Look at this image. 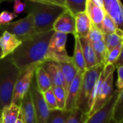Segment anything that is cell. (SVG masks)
I'll return each mask as SVG.
<instances>
[{
    "instance_id": "1",
    "label": "cell",
    "mask_w": 123,
    "mask_h": 123,
    "mask_svg": "<svg viewBox=\"0 0 123 123\" xmlns=\"http://www.w3.org/2000/svg\"><path fill=\"white\" fill-rule=\"evenodd\" d=\"M54 30L37 33L23 41L21 45L9 55L14 64L21 70L30 65L43 62L48 44Z\"/></svg>"
},
{
    "instance_id": "2",
    "label": "cell",
    "mask_w": 123,
    "mask_h": 123,
    "mask_svg": "<svg viewBox=\"0 0 123 123\" xmlns=\"http://www.w3.org/2000/svg\"><path fill=\"white\" fill-rule=\"evenodd\" d=\"M66 9L51 3L29 1L25 12L33 16L36 33H44L53 30L55 20Z\"/></svg>"
},
{
    "instance_id": "3",
    "label": "cell",
    "mask_w": 123,
    "mask_h": 123,
    "mask_svg": "<svg viewBox=\"0 0 123 123\" xmlns=\"http://www.w3.org/2000/svg\"><path fill=\"white\" fill-rule=\"evenodd\" d=\"M114 65H105L96 84L92 107L87 117L103 107L112 97L114 93Z\"/></svg>"
},
{
    "instance_id": "4",
    "label": "cell",
    "mask_w": 123,
    "mask_h": 123,
    "mask_svg": "<svg viewBox=\"0 0 123 123\" xmlns=\"http://www.w3.org/2000/svg\"><path fill=\"white\" fill-rule=\"evenodd\" d=\"M20 70L10 56L0 60V111L12 103L14 85Z\"/></svg>"
},
{
    "instance_id": "5",
    "label": "cell",
    "mask_w": 123,
    "mask_h": 123,
    "mask_svg": "<svg viewBox=\"0 0 123 123\" xmlns=\"http://www.w3.org/2000/svg\"><path fill=\"white\" fill-rule=\"evenodd\" d=\"M104 67L105 65H99L88 69L84 72L81 90L76 108L80 109L86 115L91 109L94 88Z\"/></svg>"
},
{
    "instance_id": "6",
    "label": "cell",
    "mask_w": 123,
    "mask_h": 123,
    "mask_svg": "<svg viewBox=\"0 0 123 123\" xmlns=\"http://www.w3.org/2000/svg\"><path fill=\"white\" fill-rule=\"evenodd\" d=\"M66 41L67 34L54 32L50 40L44 62L51 61L57 63L72 62V57L68 54L66 49Z\"/></svg>"
},
{
    "instance_id": "7",
    "label": "cell",
    "mask_w": 123,
    "mask_h": 123,
    "mask_svg": "<svg viewBox=\"0 0 123 123\" xmlns=\"http://www.w3.org/2000/svg\"><path fill=\"white\" fill-rule=\"evenodd\" d=\"M40 64V62H37L20 70L14 85L12 99V103L20 105L22 99L30 90L31 84L35 78V70Z\"/></svg>"
},
{
    "instance_id": "8",
    "label": "cell",
    "mask_w": 123,
    "mask_h": 123,
    "mask_svg": "<svg viewBox=\"0 0 123 123\" xmlns=\"http://www.w3.org/2000/svg\"><path fill=\"white\" fill-rule=\"evenodd\" d=\"M4 31H7L14 35L22 42L37 33L33 16L30 14H27L25 17L17 21L12 22L0 27V32L2 33Z\"/></svg>"
},
{
    "instance_id": "9",
    "label": "cell",
    "mask_w": 123,
    "mask_h": 123,
    "mask_svg": "<svg viewBox=\"0 0 123 123\" xmlns=\"http://www.w3.org/2000/svg\"><path fill=\"white\" fill-rule=\"evenodd\" d=\"M29 91L30 93L35 109L36 123H46L50 114V110L46 104L43 94L37 86L35 78L31 84Z\"/></svg>"
},
{
    "instance_id": "10",
    "label": "cell",
    "mask_w": 123,
    "mask_h": 123,
    "mask_svg": "<svg viewBox=\"0 0 123 123\" xmlns=\"http://www.w3.org/2000/svg\"><path fill=\"white\" fill-rule=\"evenodd\" d=\"M118 95V91L115 89L111 99L100 109L88 117L84 123H114L112 121V111Z\"/></svg>"
},
{
    "instance_id": "11",
    "label": "cell",
    "mask_w": 123,
    "mask_h": 123,
    "mask_svg": "<svg viewBox=\"0 0 123 123\" xmlns=\"http://www.w3.org/2000/svg\"><path fill=\"white\" fill-rule=\"evenodd\" d=\"M53 30L65 34H76V19L75 15L66 9L55 20Z\"/></svg>"
},
{
    "instance_id": "12",
    "label": "cell",
    "mask_w": 123,
    "mask_h": 123,
    "mask_svg": "<svg viewBox=\"0 0 123 123\" xmlns=\"http://www.w3.org/2000/svg\"><path fill=\"white\" fill-rule=\"evenodd\" d=\"M107 14L115 22L117 30L123 33V4L120 0H101Z\"/></svg>"
},
{
    "instance_id": "13",
    "label": "cell",
    "mask_w": 123,
    "mask_h": 123,
    "mask_svg": "<svg viewBox=\"0 0 123 123\" xmlns=\"http://www.w3.org/2000/svg\"><path fill=\"white\" fill-rule=\"evenodd\" d=\"M83 75V72H79L68 90L65 107V110L66 111L71 112L74 109H76L77 99L79 98V95L81 90Z\"/></svg>"
},
{
    "instance_id": "14",
    "label": "cell",
    "mask_w": 123,
    "mask_h": 123,
    "mask_svg": "<svg viewBox=\"0 0 123 123\" xmlns=\"http://www.w3.org/2000/svg\"><path fill=\"white\" fill-rule=\"evenodd\" d=\"M85 12L92 24L100 29L101 24L106 14L101 0H86Z\"/></svg>"
},
{
    "instance_id": "15",
    "label": "cell",
    "mask_w": 123,
    "mask_h": 123,
    "mask_svg": "<svg viewBox=\"0 0 123 123\" xmlns=\"http://www.w3.org/2000/svg\"><path fill=\"white\" fill-rule=\"evenodd\" d=\"M22 43L14 35L4 31L0 35V48L2 51V59L11 55Z\"/></svg>"
},
{
    "instance_id": "16",
    "label": "cell",
    "mask_w": 123,
    "mask_h": 123,
    "mask_svg": "<svg viewBox=\"0 0 123 123\" xmlns=\"http://www.w3.org/2000/svg\"><path fill=\"white\" fill-rule=\"evenodd\" d=\"M41 66L48 73L52 84V87H63V78L59 63L45 61L41 63Z\"/></svg>"
},
{
    "instance_id": "17",
    "label": "cell",
    "mask_w": 123,
    "mask_h": 123,
    "mask_svg": "<svg viewBox=\"0 0 123 123\" xmlns=\"http://www.w3.org/2000/svg\"><path fill=\"white\" fill-rule=\"evenodd\" d=\"M20 117L24 123H37L35 109L29 91L21 101Z\"/></svg>"
},
{
    "instance_id": "18",
    "label": "cell",
    "mask_w": 123,
    "mask_h": 123,
    "mask_svg": "<svg viewBox=\"0 0 123 123\" xmlns=\"http://www.w3.org/2000/svg\"><path fill=\"white\" fill-rule=\"evenodd\" d=\"M79 40H80L81 49L83 51V54H84V59L86 62V70L94 67L97 65H99V61L94 53L93 47L90 41L88 40V38L79 37Z\"/></svg>"
},
{
    "instance_id": "19",
    "label": "cell",
    "mask_w": 123,
    "mask_h": 123,
    "mask_svg": "<svg viewBox=\"0 0 123 123\" xmlns=\"http://www.w3.org/2000/svg\"><path fill=\"white\" fill-rule=\"evenodd\" d=\"M76 19V34L79 37L87 38L92 22L86 12H82L75 15Z\"/></svg>"
},
{
    "instance_id": "20",
    "label": "cell",
    "mask_w": 123,
    "mask_h": 123,
    "mask_svg": "<svg viewBox=\"0 0 123 123\" xmlns=\"http://www.w3.org/2000/svg\"><path fill=\"white\" fill-rule=\"evenodd\" d=\"M63 78V88L67 94L68 90L78 74L79 71L72 62L67 63H59Z\"/></svg>"
},
{
    "instance_id": "21",
    "label": "cell",
    "mask_w": 123,
    "mask_h": 123,
    "mask_svg": "<svg viewBox=\"0 0 123 123\" xmlns=\"http://www.w3.org/2000/svg\"><path fill=\"white\" fill-rule=\"evenodd\" d=\"M74 38H75V43H74V55L72 57V62L77 68L79 72H84L86 70V62L81 46L79 37L77 34H75Z\"/></svg>"
},
{
    "instance_id": "22",
    "label": "cell",
    "mask_w": 123,
    "mask_h": 123,
    "mask_svg": "<svg viewBox=\"0 0 123 123\" xmlns=\"http://www.w3.org/2000/svg\"><path fill=\"white\" fill-rule=\"evenodd\" d=\"M20 115V105L11 103L1 111V123H15Z\"/></svg>"
},
{
    "instance_id": "23",
    "label": "cell",
    "mask_w": 123,
    "mask_h": 123,
    "mask_svg": "<svg viewBox=\"0 0 123 123\" xmlns=\"http://www.w3.org/2000/svg\"><path fill=\"white\" fill-rule=\"evenodd\" d=\"M35 77L37 86L42 94H43L44 92L47 91L48 90L52 88L50 79L48 73L45 71L43 67L41 66V64L38 65L37 67L36 68Z\"/></svg>"
},
{
    "instance_id": "24",
    "label": "cell",
    "mask_w": 123,
    "mask_h": 123,
    "mask_svg": "<svg viewBox=\"0 0 123 123\" xmlns=\"http://www.w3.org/2000/svg\"><path fill=\"white\" fill-rule=\"evenodd\" d=\"M104 41L105 43L107 52H108L113 49L123 45V33L117 30L115 33L104 34Z\"/></svg>"
},
{
    "instance_id": "25",
    "label": "cell",
    "mask_w": 123,
    "mask_h": 123,
    "mask_svg": "<svg viewBox=\"0 0 123 123\" xmlns=\"http://www.w3.org/2000/svg\"><path fill=\"white\" fill-rule=\"evenodd\" d=\"M112 121L114 123H123V88L118 91L112 111Z\"/></svg>"
},
{
    "instance_id": "26",
    "label": "cell",
    "mask_w": 123,
    "mask_h": 123,
    "mask_svg": "<svg viewBox=\"0 0 123 123\" xmlns=\"http://www.w3.org/2000/svg\"><path fill=\"white\" fill-rule=\"evenodd\" d=\"M71 112L61 109L50 111V114L46 123H66Z\"/></svg>"
},
{
    "instance_id": "27",
    "label": "cell",
    "mask_w": 123,
    "mask_h": 123,
    "mask_svg": "<svg viewBox=\"0 0 123 123\" xmlns=\"http://www.w3.org/2000/svg\"><path fill=\"white\" fill-rule=\"evenodd\" d=\"M86 0H66V7L74 15L85 12Z\"/></svg>"
},
{
    "instance_id": "28",
    "label": "cell",
    "mask_w": 123,
    "mask_h": 123,
    "mask_svg": "<svg viewBox=\"0 0 123 123\" xmlns=\"http://www.w3.org/2000/svg\"><path fill=\"white\" fill-rule=\"evenodd\" d=\"M91 44L93 47V49L94 51V53L97 56V58L99 61V65H104V62H105L106 52H107L104 40L98 41V42L91 43Z\"/></svg>"
},
{
    "instance_id": "29",
    "label": "cell",
    "mask_w": 123,
    "mask_h": 123,
    "mask_svg": "<svg viewBox=\"0 0 123 123\" xmlns=\"http://www.w3.org/2000/svg\"><path fill=\"white\" fill-rule=\"evenodd\" d=\"M100 30L104 34H112L116 33L117 28L114 20L108 14H106L101 24Z\"/></svg>"
},
{
    "instance_id": "30",
    "label": "cell",
    "mask_w": 123,
    "mask_h": 123,
    "mask_svg": "<svg viewBox=\"0 0 123 123\" xmlns=\"http://www.w3.org/2000/svg\"><path fill=\"white\" fill-rule=\"evenodd\" d=\"M53 93L55 94L58 109L61 110H65L66 101V93L63 87H52Z\"/></svg>"
},
{
    "instance_id": "31",
    "label": "cell",
    "mask_w": 123,
    "mask_h": 123,
    "mask_svg": "<svg viewBox=\"0 0 123 123\" xmlns=\"http://www.w3.org/2000/svg\"><path fill=\"white\" fill-rule=\"evenodd\" d=\"M123 45H121L118 47H116V48L113 49L112 50L106 53V56H105V62H104L105 66V65H114L115 66V63L117 62V61L120 55Z\"/></svg>"
},
{
    "instance_id": "32",
    "label": "cell",
    "mask_w": 123,
    "mask_h": 123,
    "mask_svg": "<svg viewBox=\"0 0 123 123\" xmlns=\"http://www.w3.org/2000/svg\"><path fill=\"white\" fill-rule=\"evenodd\" d=\"M87 115L80 109L76 108L71 111L66 123H84L86 120Z\"/></svg>"
},
{
    "instance_id": "33",
    "label": "cell",
    "mask_w": 123,
    "mask_h": 123,
    "mask_svg": "<svg viewBox=\"0 0 123 123\" xmlns=\"http://www.w3.org/2000/svg\"><path fill=\"white\" fill-rule=\"evenodd\" d=\"M43 95L44 99H45L46 104L50 111L58 109L56 99H55V94L53 93L52 88H50L49 90H48L47 91L44 92L43 94Z\"/></svg>"
},
{
    "instance_id": "34",
    "label": "cell",
    "mask_w": 123,
    "mask_h": 123,
    "mask_svg": "<svg viewBox=\"0 0 123 123\" xmlns=\"http://www.w3.org/2000/svg\"><path fill=\"white\" fill-rule=\"evenodd\" d=\"M87 38L91 43L103 41L104 40V33L99 28H97L96 25L92 24L90 31L89 33V35L87 36Z\"/></svg>"
},
{
    "instance_id": "35",
    "label": "cell",
    "mask_w": 123,
    "mask_h": 123,
    "mask_svg": "<svg viewBox=\"0 0 123 123\" xmlns=\"http://www.w3.org/2000/svg\"><path fill=\"white\" fill-rule=\"evenodd\" d=\"M17 15L14 12H9L7 11H3L0 13V27L12 22V21Z\"/></svg>"
},
{
    "instance_id": "36",
    "label": "cell",
    "mask_w": 123,
    "mask_h": 123,
    "mask_svg": "<svg viewBox=\"0 0 123 123\" xmlns=\"http://www.w3.org/2000/svg\"><path fill=\"white\" fill-rule=\"evenodd\" d=\"M27 3L22 1L21 0H14V12L18 15L22 12H26Z\"/></svg>"
},
{
    "instance_id": "37",
    "label": "cell",
    "mask_w": 123,
    "mask_h": 123,
    "mask_svg": "<svg viewBox=\"0 0 123 123\" xmlns=\"http://www.w3.org/2000/svg\"><path fill=\"white\" fill-rule=\"evenodd\" d=\"M117 72V80L116 82V89L120 91L123 88V66L116 68Z\"/></svg>"
},
{
    "instance_id": "38",
    "label": "cell",
    "mask_w": 123,
    "mask_h": 123,
    "mask_svg": "<svg viewBox=\"0 0 123 123\" xmlns=\"http://www.w3.org/2000/svg\"><path fill=\"white\" fill-rule=\"evenodd\" d=\"M121 66H123V47H122V50H121L120 55V57H119L117 62L115 65V68H117L118 67H121Z\"/></svg>"
},
{
    "instance_id": "39",
    "label": "cell",
    "mask_w": 123,
    "mask_h": 123,
    "mask_svg": "<svg viewBox=\"0 0 123 123\" xmlns=\"http://www.w3.org/2000/svg\"><path fill=\"white\" fill-rule=\"evenodd\" d=\"M48 3H51V4H57L59 6H62L64 7H66V0H48Z\"/></svg>"
},
{
    "instance_id": "40",
    "label": "cell",
    "mask_w": 123,
    "mask_h": 123,
    "mask_svg": "<svg viewBox=\"0 0 123 123\" xmlns=\"http://www.w3.org/2000/svg\"><path fill=\"white\" fill-rule=\"evenodd\" d=\"M28 1L32 2H38V3H48V0H28Z\"/></svg>"
},
{
    "instance_id": "41",
    "label": "cell",
    "mask_w": 123,
    "mask_h": 123,
    "mask_svg": "<svg viewBox=\"0 0 123 123\" xmlns=\"http://www.w3.org/2000/svg\"><path fill=\"white\" fill-rule=\"evenodd\" d=\"M23 123V120H22V118H21V117H20V115H19V117H18V119L17 120V121H16V123Z\"/></svg>"
},
{
    "instance_id": "42",
    "label": "cell",
    "mask_w": 123,
    "mask_h": 123,
    "mask_svg": "<svg viewBox=\"0 0 123 123\" xmlns=\"http://www.w3.org/2000/svg\"><path fill=\"white\" fill-rule=\"evenodd\" d=\"M2 59V51H1V49L0 48V60Z\"/></svg>"
},
{
    "instance_id": "43",
    "label": "cell",
    "mask_w": 123,
    "mask_h": 123,
    "mask_svg": "<svg viewBox=\"0 0 123 123\" xmlns=\"http://www.w3.org/2000/svg\"><path fill=\"white\" fill-rule=\"evenodd\" d=\"M11 1V0H0V4H1L2 2H4V1Z\"/></svg>"
},
{
    "instance_id": "44",
    "label": "cell",
    "mask_w": 123,
    "mask_h": 123,
    "mask_svg": "<svg viewBox=\"0 0 123 123\" xmlns=\"http://www.w3.org/2000/svg\"><path fill=\"white\" fill-rule=\"evenodd\" d=\"M0 123H1V118H0Z\"/></svg>"
},
{
    "instance_id": "45",
    "label": "cell",
    "mask_w": 123,
    "mask_h": 123,
    "mask_svg": "<svg viewBox=\"0 0 123 123\" xmlns=\"http://www.w3.org/2000/svg\"><path fill=\"white\" fill-rule=\"evenodd\" d=\"M11 1H12V0H11Z\"/></svg>"
},
{
    "instance_id": "46",
    "label": "cell",
    "mask_w": 123,
    "mask_h": 123,
    "mask_svg": "<svg viewBox=\"0 0 123 123\" xmlns=\"http://www.w3.org/2000/svg\"></svg>"
}]
</instances>
